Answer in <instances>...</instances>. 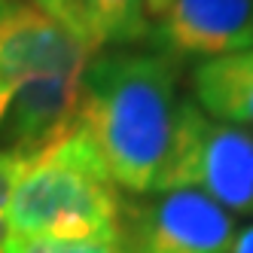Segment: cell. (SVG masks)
<instances>
[{
	"label": "cell",
	"mask_w": 253,
	"mask_h": 253,
	"mask_svg": "<svg viewBox=\"0 0 253 253\" xmlns=\"http://www.w3.org/2000/svg\"><path fill=\"white\" fill-rule=\"evenodd\" d=\"M180 101V61L156 49H101L83 74L74 131L116 189L153 195Z\"/></svg>",
	"instance_id": "1"
},
{
	"label": "cell",
	"mask_w": 253,
	"mask_h": 253,
	"mask_svg": "<svg viewBox=\"0 0 253 253\" xmlns=\"http://www.w3.org/2000/svg\"><path fill=\"white\" fill-rule=\"evenodd\" d=\"M98 49L58 19L25 0L0 9V74L12 83L3 140L19 156H34L74 128L80 85Z\"/></svg>",
	"instance_id": "2"
},
{
	"label": "cell",
	"mask_w": 253,
	"mask_h": 253,
	"mask_svg": "<svg viewBox=\"0 0 253 253\" xmlns=\"http://www.w3.org/2000/svg\"><path fill=\"white\" fill-rule=\"evenodd\" d=\"M122 198L80 131L25 159L9 202V238H122Z\"/></svg>",
	"instance_id": "3"
},
{
	"label": "cell",
	"mask_w": 253,
	"mask_h": 253,
	"mask_svg": "<svg viewBox=\"0 0 253 253\" xmlns=\"http://www.w3.org/2000/svg\"><path fill=\"white\" fill-rule=\"evenodd\" d=\"M174 189L198 192L229 213H253V128L213 119L183 98L153 192Z\"/></svg>",
	"instance_id": "4"
},
{
	"label": "cell",
	"mask_w": 253,
	"mask_h": 253,
	"mask_svg": "<svg viewBox=\"0 0 253 253\" xmlns=\"http://www.w3.org/2000/svg\"><path fill=\"white\" fill-rule=\"evenodd\" d=\"M232 235V213L189 189L153 192L122 208L125 253H226Z\"/></svg>",
	"instance_id": "5"
},
{
	"label": "cell",
	"mask_w": 253,
	"mask_h": 253,
	"mask_svg": "<svg viewBox=\"0 0 253 253\" xmlns=\"http://www.w3.org/2000/svg\"><path fill=\"white\" fill-rule=\"evenodd\" d=\"M150 46L174 61L253 49V0H171L150 22Z\"/></svg>",
	"instance_id": "6"
},
{
	"label": "cell",
	"mask_w": 253,
	"mask_h": 253,
	"mask_svg": "<svg viewBox=\"0 0 253 253\" xmlns=\"http://www.w3.org/2000/svg\"><path fill=\"white\" fill-rule=\"evenodd\" d=\"M192 101L213 119L253 128V49L198 61L192 67Z\"/></svg>",
	"instance_id": "7"
},
{
	"label": "cell",
	"mask_w": 253,
	"mask_h": 253,
	"mask_svg": "<svg viewBox=\"0 0 253 253\" xmlns=\"http://www.w3.org/2000/svg\"><path fill=\"white\" fill-rule=\"evenodd\" d=\"M83 40L101 49H134L150 37L147 0H70Z\"/></svg>",
	"instance_id": "8"
},
{
	"label": "cell",
	"mask_w": 253,
	"mask_h": 253,
	"mask_svg": "<svg viewBox=\"0 0 253 253\" xmlns=\"http://www.w3.org/2000/svg\"><path fill=\"white\" fill-rule=\"evenodd\" d=\"M6 253H125L122 238L64 241V238H9Z\"/></svg>",
	"instance_id": "9"
},
{
	"label": "cell",
	"mask_w": 253,
	"mask_h": 253,
	"mask_svg": "<svg viewBox=\"0 0 253 253\" xmlns=\"http://www.w3.org/2000/svg\"><path fill=\"white\" fill-rule=\"evenodd\" d=\"M22 165H25V156L12 150H0V253H6L9 247V202H12V189Z\"/></svg>",
	"instance_id": "10"
},
{
	"label": "cell",
	"mask_w": 253,
	"mask_h": 253,
	"mask_svg": "<svg viewBox=\"0 0 253 253\" xmlns=\"http://www.w3.org/2000/svg\"><path fill=\"white\" fill-rule=\"evenodd\" d=\"M25 3L43 9L46 15L58 19V22H61V25H67L70 31H77V25H74V6H70V0H25Z\"/></svg>",
	"instance_id": "11"
},
{
	"label": "cell",
	"mask_w": 253,
	"mask_h": 253,
	"mask_svg": "<svg viewBox=\"0 0 253 253\" xmlns=\"http://www.w3.org/2000/svg\"><path fill=\"white\" fill-rule=\"evenodd\" d=\"M226 253H253V223L244 226V229H238V232L232 235Z\"/></svg>",
	"instance_id": "12"
},
{
	"label": "cell",
	"mask_w": 253,
	"mask_h": 253,
	"mask_svg": "<svg viewBox=\"0 0 253 253\" xmlns=\"http://www.w3.org/2000/svg\"><path fill=\"white\" fill-rule=\"evenodd\" d=\"M9 101H12V83L0 74V125H3V116L9 110Z\"/></svg>",
	"instance_id": "13"
},
{
	"label": "cell",
	"mask_w": 253,
	"mask_h": 253,
	"mask_svg": "<svg viewBox=\"0 0 253 253\" xmlns=\"http://www.w3.org/2000/svg\"><path fill=\"white\" fill-rule=\"evenodd\" d=\"M168 3H171V0H147V12H150V22H153V19H159V15L168 9Z\"/></svg>",
	"instance_id": "14"
},
{
	"label": "cell",
	"mask_w": 253,
	"mask_h": 253,
	"mask_svg": "<svg viewBox=\"0 0 253 253\" xmlns=\"http://www.w3.org/2000/svg\"><path fill=\"white\" fill-rule=\"evenodd\" d=\"M0 9H3V0H0Z\"/></svg>",
	"instance_id": "15"
}]
</instances>
